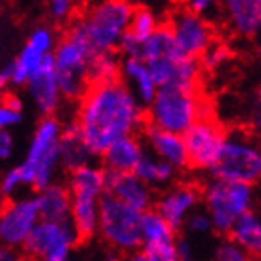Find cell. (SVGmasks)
<instances>
[{"mask_svg": "<svg viewBox=\"0 0 261 261\" xmlns=\"http://www.w3.org/2000/svg\"><path fill=\"white\" fill-rule=\"evenodd\" d=\"M144 107L121 76L92 82L79 101L73 121L93 155H103L110 144L146 127Z\"/></svg>", "mask_w": 261, "mask_h": 261, "instance_id": "cell-1", "label": "cell"}, {"mask_svg": "<svg viewBox=\"0 0 261 261\" xmlns=\"http://www.w3.org/2000/svg\"><path fill=\"white\" fill-rule=\"evenodd\" d=\"M97 53L82 19L71 22L53 53L64 99L81 101L86 93L90 88V67Z\"/></svg>", "mask_w": 261, "mask_h": 261, "instance_id": "cell-2", "label": "cell"}, {"mask_svg": "<svg viewBox=\"0 0 261 261\" xmlns=\"http://www.w3.org/2000/svg\"><path fill=\"white\" fill-rule=\"evenodd\" d=\"M67 187L73 196L69 222L81 239H92L97 235L101 203L109 192V174L105 166L93 163L82 164L69 172Z\"/></svg>", "mask_w": 261, "mask_h": 261, "instance_id": "cell-3", "label": "cell"}, {"mask_svg": "<svg viewBox=\"0 0 261 261\" xmlns=\"http://www.w3.org/2000/svg\"><path fill=\"white\" fill-rule=\"evenodd\" d=\"M62 135L64 125L56 116H43L34 129L21 168L28 189L38 192L55 183L62 166Z\"/></svg>", "mask_w": 261, "mask_h": 261, "instance_id": "cell-4", "label": "cell"}, {"mask_svg": "<svg viewBox=\"0 0 261 261\" xmlns=\"http://www.w3.org/2000/svg\"><path fill=\"white\" fill-rule=\"evenodd\" d=\"M147 123L185 135L201 118L211 116L209 103L201 97L200 88L166 84L146 107Z\"/></svg>", "mask_w": 261, "mask_h": 261, "instance_id": "cell-5", "label": "cell"}, {"mask_svg": "<svg viewBox=\"0 0 261 261\" xmlns=\"http://www.w3.org/2000/svg\"><path fill=\"white\" fill-rule=\"evenodd\" d=\"M256 185L211 175L201 189V207L213 218L218 235H228L245 213L256 207Z\"/></svg>", "mask_w": 261, "mask_h": 261, "instance_id": "cell-6", "label": "cell"}, {"mask_svg": "<svg viewBox=\"0 0 261 261\" xmlns=\"http://www.w3.org/2000/svg\"><path fill=\"white\" fill-rule=\"evenodd\" d=\"M144 215L146 211L107 192L101 203L97 235L110 250L121 256L140 252L144 245Z\"/></svg>", "mask_w": 261, "mask_h": 261, "instance_id": "cell-7", "label": "cell"}, {"mask_svg": "<svg viewBox=\"0 0 261 261\" xmlns=\"http://www.w3.org/2000/svg\"><path fill=\"white\" fill-rule=\"evenodd\" d=\"M211 175L257 185L261 181V138L254 130L231 129L226 133L222 149Z\"/></svg>", "mask_w": 261, "mask_h": 261, "instance_id": "cell-8", "label": "cell"}, {"mask_svg": "<svg viewBox=\"0 0 261 261\" xmlns=\"http://www.w3.org/2000/svg\"><path fill=\"white\" fill-rule=\"evenodd\" d=\"M135 8L129 0H101L90 8L82 22L99 53L118 50L130 27Z\"/></svg>", "mask_w": 261, "mask_h": 261, "instance_id": "cell-9", "label": "cell"}, {"mask_svg": "<svg viewBox=\"0 0 261 261\" xmlns=\"http://www.w3.org/2000/svg\"><path fill=\"white\" fill-rule=\"evenodd\" d=\"M81 241L71 222L39 220L21 250L28 261H69Z\"/></svg>", "mask_w": 261, "mask_h": 261, "instance_id": "cell-10", "label": "cell"}, {"mask_svg": "<svg viewBox=\"0 0 261 261\" xmlns=\"http://www.w3.org/2000/svg\"><path fill=\"white\" fill-rule=\"evenodd\" d=\"M41 220L36 196H17L0 211V241L4 246L21 250L34 228Z\"/></svg>", "mask_w": 261, "mask_h": 261, "instance_id": "cell-11", "label": "cell"}, {"mask_svg": "<svg viewBox=\"0 0 261 261\" xmlns=\"http://www.w3.org/2000/svg\"><path fill=\"white\" fill-rule=\"evenodd\" d=\"M226 133L228 130L224 129L213 116L201 118L187 130L183 136L187 142L191 168L211 172L213 164L217 163L218 153L222 149Z\"/></svg>", "mask_w": 261, "mask_h": 261, "instance_id": "cell-12", "label": "cell"}, {"mask_svg": "<svg viewBox=\"0 0 261 261\" xmlns=\"http://www.w3.org/2000/svg\"><path fill=\"white\" fill-rule=\"evenodd\" d=\"M168 22L174 30L179 49L187 56L201 58L205 55V50L215 43V32L209 21L189 8L175 11Z\"/></svg>", "mask_w": 261, "mask_h": 261, "instance_id": "cell-13", "label": "cell"}, {"mask_svg": "<svg viewBox=\"0 0 261 261\" xmlns=\"http://www.w3.org/2000/svg\"><path fill=\"white\" fill-rule=\"evenodd\" d=\"M201 205V189L192 183H172L155 198V211L163 215L175 229L185 226L187 218Z\"/></svg>", "mask_w": 261, "mask_h": 261, "instance_id": "cell-14", "label": "cell"}, {"mask_svg": "<svg viewBox=\"0 0 261 261\" xmlns=\"http://www.w3.org/2000/svg\"><path fill=\"white\" fill-rule=\"evenodd\" d=\"M27 90L34 107L38 109L41 116H55L56 110L60 109L64 95H62L60 82H58V73H56L53 53L45 56V60L41 62L38 71L30 76Z\"/></svg>", "mask_w": 261, "mask_h": 261, "instance_id": "cell-15", "label": "cell"}, {"mask_svg": "<svg viewBox=\"0 0 261 261\" xmlns=\"http://www.w3.org/2000/svg\"><path fill=\"white\" fill-rule=\"evenodd\" d=\"M220 13L235 36L256 39L261 34V0H220Z\"/></svg>", "mask_w": 261, "mask_h": 261, "instance_id": "cell-16", "label": "cell"}, {"mask_svg": "<svg viewBox=\"0 0 261 261\" xmlns=\"http://www.w3.org/2000/svg\"><path fill=\"white\" fill-rule=\"evenodd\" d=\"M144 142L149 151L168 161L170 164H174L177 170H185L191 166L185 136L181 133H174V130H166L157 125H151V123H146Z\"/></svg>", "mask_w": 261, "mask_h": 261, "instance_id": "cell-17", "label": "cell"}, {"mask_svg": "<svg viewBox=\"0 0 261 261\" xmlns=\"http://www.w3.org/2000/svg\"><path fill=\"white\" fill-rule=\"evenodd\" d=\"M109 194L129 205L149 211L155 205V189L149 187L136 172H109Z\"/></svg>", "mask_w": 261, "mask_h": 261, "instance_id": "cell-18", "label": "cell"}, {"mask_svg": "<svg viewBox=\"0 0 261 261\" xmlns=\"http://www.w3.org/2000/svg\"><path fill=\"white\" fill-rule=\"evenodd\" d=\"M47 53L36 47L34 43H30L27 39V43L22 45V49L19 50V55L6 64L0 71V84L2 86H27L30 76L38 71V67L41 65V62L45 60Z\"/></svg>", "mask_w": 261, "mask_h": 261, "instance_id": "cell-19", "label": "cell"}, {"mask_svg": "<svg viewBox=\"0 0 261 261\" xmlns=\"http://www.w3.org/2000/svg\"><path fill=\"white\" fill-rule=\"evenodd\" d=\"M146 151V142L140 140L136 135H129L110 144L101 159L105 170L109 172H135Z\"/></svg>", "mask_w": 261, "mask_h": 261, "instance_id": "cell-20", "label": "cell"}, {"mask_svg": "<svg viewBox=\"0 0 261 261\" xmlns=\"http://www.w3.org/2000/svg\"><path fill=\"white\" fill-rule=\"evenodd\" d=\"M121 79L130 86L142 103L149 105L159 92V84L149 65L142 58H121Z\"/></svg>", "mask_w": 261, "mask_h": 261, "instance_id": "cell-21", "label": "cell"}, {"mask_svg": "<svg viewBox=\"0 0 261 261\" xmlns=\"http://www.w3.org/2000/svg\"><path fill=\"white\" fill-rule=\"evenodd\" d=\"M41 218L43 220H55V222H69L71 218V205H73V196L69 187L64 183H50L36 194Z\"/></svg>", "mask_w": 261, "mask_h": 261, "instance_id": "cell-22", "label": "cell"}, {"mask_svg": "<svg viewBox=\"0 0 261 261\" xmlns=\"http://www.w3.org/2000/svg\"><path fill=\"white\" fill-rule=\"evenodd\" d=\"M135 172L146 181L147 185L153 187L155 191H163V189H166V187L174 183L179 170L175 168L174 164H170L168 161L157 157L155 153L147 149L144 153V157L140 159Z\"/></svg>", "mask_w": 261, "mask_h": 261, "instance_id": "cell-23", "label": "cell"}, {"mask_svg": "<svg viewBox=\"0 0 261 261\" xmlns=\"http://www.w3.org/2000/svg\"><path fill=\"white\" fill-rule=\"evenodd\" d=\"M93 157L95 155L88 147L86 140L82 138L75 121L67 123L64 127V135H62V166L67 172H71V170L79 168L82 164L92 163Z\"/></svg>", "mask_w": 261, "mask_h": 261, "instance_id": "cell-24", "label": "cell"}, {"mask_svg": "<svg viewBox=\"0 0 261 261\" xmlns=\"http://www.w3.org/2000/svg\"><path fill=\"white\" fill-rule=\"evenodd\" d=\"M229 237L237 241L252 256H261V209H250L235 222Z\"/></svg>", "mask_w": 261, "mask_h": 261, "instance_id": "cell-25", "label": "cell"}, {"mask_svg": "<svg viewBox=\"0 0 261 261\" xmlns=\"http://www.w3.org/2000/svg\"><path fill=\"white\" fill-rule=\"evenodd\" d=\"M121 76V55L118 50L97 53L90 67V84L101 81H112Z\"/></svg>", "mask_w": 261, "mask_h": 261, "instance_id": "cell-26", "label": "cell"}, {"mask_svg": "<svg viewBox=\"0 0 261 261\" xmlns=\"http://www.w3.org/2000/svg\"><path fill=\"white\" fill-rule=\"evenodd\" d=\"M159 24H161V22H159L157 15H155L149 8L140 6V8H135V13H133V19H130L129 34L135 36L140 43H144V41L157 30Z\"/></svg>", "mask_w": 261, "mask_h": 261, "instance_id": "cell-27", "label": "cell"}, {"mask_svg": "<svg viewBox=\"0 0 261 261\" xmlns=\"http://www.w3.org/2000/svg\"><path fill=\"white\" fill-rule=\"evenodd\" d=\"M209 261H254V256L228 235V237H220L213 245Z\"/></svg>", "mask_w": 261, "mask_h": 261, "instance_id": "cell-28", "label": "cell"}, {"mask_svg": "<svg viewBox=\"0 0 261 261\" xmlns=\"http://www.w3.org/2000/svg\"><path fill=\"white\" fill-rule=\"evenodd\" d=\"M181 229H183V233L191 235V237H198V239H209L213 233H217L211 215L203 207H198L191 217L187 218L185 226Z\"/></svg>", "mask_w": 261, "mask_h": 261, "instance_id": "cell-29", "label": "cell"}, {"mask_svg": "<svg viewBox=\"0 0 261 261\" xmlns=\"http://www.w3.org/2000/svg\"><path fill=\"white\" fill-rule=\"evenodd\" d=\"M203 241L207 239H198V237H191L187 233L177 237V252H179L181 261H209L213 248L205 250Z\"/></svg>", "mask_w": 261, "mask_h": 261, "instance_id": "cell-30", "label": "cell"}, {"mask_svg": "<svg viewBox=\"0 0 261 261\" xmlns=\"http://www.w3.org/2000/svg\"><path fill=\"white\" fill-rule=\"evenodd\" d=\"M22 118H24L22 101L15 93H6L2 97V105H0V127L11 130L21 123Z\"/></svg>", "mask_w": 261, "mask_h": 261, "instance_id": "cell-31", "label": "cell"}, {"mask_svg": "<svg viewBox=\"0 0 261 261\" xmlns=\"http://www.w3.org/2000/svg\"><path fill=\"white\" fill-rule=\"evenodd\" d=\"M142 254L147 261H181L177 252V239L159 241L142 246Z\"/></svg>", "mask_w": 261, "mask_h": 261, "instance_id": "cell-32", "label": "cell"}, {"mask_svg": "<svg viewBox=\"0 0 261 261\" xmlns=\"http://www.w3.org/2000/svg\"><path fill=\"white\" fill-rule=\"evenodd\" d=\"M22 189H28L27 177L22 174L21 164H15L11 166L10 170H6V174L2 175V181H0V192L6 200H11V198H17V196H22L21 192H24Z\"/></svg>", "mask_w": 261, "mask_h": 261, "instance_id": "cell-33", "label": "cell"}, {"mask_svg": "<svg viewBox=\"0 0 261 261\" xmlns=\"http://www.w3.org/2000/svg\"><path fill=\"white\" fill-rule=\"evenodd\" d=\"M231 58V49L226 43L215 41V43L205 50V55L201 56V65L205 71H217L218 67L226 65Z\"/></svg>", "mask_w": 261, "mask_h": 261, "instance_id": "cell-34", "label": "cell"}, {"mask_svg": "<svg viewBox=\"0 0 261 261\" xmlns=\"http://www.w3.org/2000/svg\"><path fill=\"white\" fill-rule=\"evenodd\" d=\"M28 41L34 43L36 47H39V49L43 50V53H47V55L55 53V47H56V43H58L55 38L53 28H49V27H36L32 32H30V36H28Z\"/></svg>", "mask_w": 261, "mask_h": 261, "instance_id": "cell-35", "label": "cell"}, {"mask_svg": "<svg viewBox=\"0 0 261 261\" xmlns=\"http://www.w3.org/2000/svg\"><path fill=\"white\" fill-rule=\"evenodd\" d=\"M75 0H49V13L55 21H65L69 19Z\"/></svg>", "mask_w": 261, "mask_h": 261, "instance_id": "cell-36", "label": "cell"}, {"mask_svg": "<svg viewBox=\"0 0 261 261\" xmlns=\"http://www.w3.org/2000/svg\"><path fill=\"white\" fill-rule=\"evenodd\" d=\"M187 8L200 15H209L215 10H220V0H185Z\"/></svg>", "mask_w": 261, "mask_h": 261, "instance_id": "cell-37", "label": "cell"}, {"mask_svg": "<svg viewBox=\"0 0 261 261\" xmlns=\"http://www.w3.org/2000/svg\"><path fill=\"white\" fill-rule=\"evenodd\" d=\"M13 151H15L13 135H11V130L2 129V133H0V159H2V161H8V159H11Z\"/></svg>", "mask_w": 261, "mask_h": 261, "instance_id": "cell-38", "label": "cell"}, {"mask_svg": "<svg viewBox=\"0 0 261 261\" xmlns=\"http://www.w3.org/2000/svg\"><path fill=\"white\" fill-rule=\"evenodd\" d=\"M0 261H28L22 254V250L19 248H10V246H4L0 250Z\"/></svg>", "mask_w": 261, "mask_h": 261, "instance_id": "cell-39", "label": "cell"}, {"mask_svg": "<svg viewBox=\"0 0 261 261\" xmlns=\"http://www.w3.org/2000/svg\"><path fill=\"white\" fill-rule=\"evenodd\" d=\"M252 130L261 138V107L252 109Z\"/></svg>", "mask_w": 261, "mask_h": 261, "instance_id": "cell-40", "label": "cell"}, {"mask_svg": "<svg viewBox=\"0 0 261 261\" xmlns=\"http://www.w3.org/2000/svg\"><path fill=\"white\" fill-rule=\"evenodd\" d=\"M120 261H147V259L144 257V254H142V252H133V254H127V256H123Z\"/></svg>", "mask_w": 261, "mask_h": 261, "instance_id": "cell-41", "label": "cell"}, {"mask_svg": "<svg viewBox=\"0 0 261 261\" xmlns=\"http://www.w3.org/2000/svg\"><path fill=\"white\" fill-rule=\"evenodd\" d=\"M254 107H261V84L256 92V101H254Z\"/></svg>", "mask_w": 261, "mask_h": 261, "instance_id": "cell-42", "label": "cell"}, {"mask_svg": "<svg viewBox=\"0 0 261 261\" xmlns=\"http://www.w3.org/2000/svg\"><path fill=\"white\" fill-rule=\"evenodd\" d=\"M256 50H257V58L261 60V34L259 38H256Z\"/></svg>", "mask_w": 261, "mask_h": 261, "instance_id": "cell-43", "label": "cell"}, {"mask_svg": "<svg viewBox=\"0 0 261 261\" xmlns=\"http://www.w3.org/2000/svg\"><path fill=\"white\" fill-rule=\"evenodd\" d=\"M69 261H84V259H79V257H71Z\"/></svg>", "mask_w": 261, "mask_h": 261, "instance_id": "cell-44", "label": "cell"}, {"mask_svg": "<svg viewBox=\"0 0 261 261\" xmlns=\"http://www.w3.org/2000/svg\"><path fill=\"white\" fill-rule=\"evenodd\" d=\"M254 261H261V256H256L254 257Z\"/></svg>", "mask_w": 261, "mask_h": 261, "instance_id": "cell-45", "label": "cell"}]
</instances>
